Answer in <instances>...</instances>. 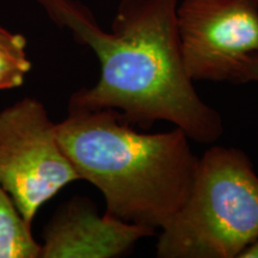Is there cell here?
<instances>
[{
	"label": "cell",
	"mask_w": 258,
	"mask_h": 258,
	"mask_svg": "<svg viewBox=\"0 0 258 258\" xmlns=\"http://www.w3.org/2000/svg\"><path fill=\"white\" fill-rule=\"evenodd\" d=\"M37 2L54 23L91 48L101 64L96 85L74 92L69 108L115 109L146 131L170 122L201 144L222 137L221 115L199 96L183 62L179 0H121L110 31L78 0Z\"/></svg>",
	"instance_id": "cell-1"
},
{
	"label": "cell",
	"mask_w": 258,
	"mask_h": 258,
	"mask_svg": "<svg viewBox=\"0 0 258 258\" xmlns=\"http://www.w3.org/2000/svg\"><path fill=\"white\" fill-rule=\"evenodd\" d=\"M56 132L79 178L102 192L112 217L161 230L188 199L199 158L182 129L141 133L115 109L69 108Z\"/></svg>",
	"instance_id": "cell-2"
},
{
	"label": "cell",
	"mask_w": 258,
	"mask_h": 258,
	"mask_svg": "<svg viewBox=\"0 0 258 258\" xmlns=\"http://www.w3.org/2000/svg\"><path fill=\"white\" fill-rule=\"evenodd\" d=\"M258 238V176L243 151L213 146L190 194L160 230L159 258H239Z\"/></svg>",
	"instance_id": "cell-3"
},
{
	"label": "cell",
	"mask_w": 258,
	"mask_h": 258,
	"mask_svg": "<svg viewBox=\"0 0 258 258\" xmlns=\"http://www.w3.org/2000/svg\"><path fill=\"white\" fill-rule=\"evenodd\" d=\"M80 179L40 101L23 98L0 111V185L32 224L44 203Z\"/></svg>",
	"instance_id": "cell-4"
},
{
	"label": "cell",
	"mask_w": 258,
	"mask_h": 258,
	"mask_svg": "<svg viewBox=\"0 0 258 258\" xmlns=\"http://www.w3.org/2000/svg\"><path fill=\"white\" fill-rule=\"evenodd\" d=\"M177 25L194 83L238 84L245 62L258 54V0H183Z\"/></svg>",
	"instance_id": "cell-5"
},
{
	"label": "cell",
	"mask_w": 258,
	"mask_h": 258,
	"mask_svg": "<svg viewBox=\"0 0 258 258\" xmlns=\"http://www.w3.org/2000/svg\"><path fill=\"white\" fill-rule=\"evenodd\" d=\"M156 231L105 213L88 199L74 198L55 213L43 233L41 258H114L128 254Z\"/></svg>",
	"instance_id": "cell-6"
},
{
	"label": "cell",
	"mask_w": 258,
	"mask_h": 258,
	"mask_svg": "<svg viewBox=\"0 0 258 258\" xmlns=\"http://www.w3.org/2000/svg\"><path fill=\"white\" fill-rule=\"evenodd\" d=\"M0 258H41V244L35 240L31 224L0 185Z\"/></svg>",
	"instance_id": "cell-7"
},
{
	"label": "cell",
	"mask_w": 258,
	"mask_h": 258,
	"mask_svg": "<svg viewBox=\"0 0 258 258\" xmlns=\"http://www.w3.org/2000/svg\"><path fill=\"white\" fill-rule=\"evenodd\" d=\"M27 38L0 25V90L21 86L31 71L27 55Z\"/></svg>",
	"instance_id": "cell-8"
},
{
	"label": "cell",
	"mask_w": 258,
	"mask_h": 258,
	"mask_svg": "<svg viewBox=\"0 0 258 258\" xmlns=\"http://www.w3.org/2000/svg\"><path fill=\"white\" fill-rule=\"evenodd\" d=\"M250 82L258 83V54L251 56L245 62L243 69L240 71L238 84H245Z\"/></svg>",
	"instance_id": "cell-9"
},
{
	"label": "cell",
	"mask_w": 258,
	"mask_h": 258,
	"mask_svg": "<svg viewBox=\"0 0 258 258\" xmlns=\"http://www.w3.org/2000/svg\"><path fill=\"white\" fill-rule=\"evenodd\" d=\"M239 258H258V238L243 251Z\"/></svg>",
	"instance_id": "cell-10"
}]
</instances>
